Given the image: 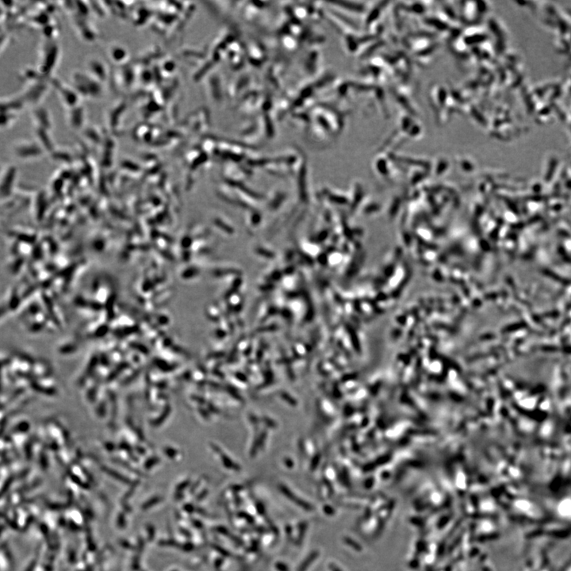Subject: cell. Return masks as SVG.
I'll return each instance as SVG.
<instances>
[{
  "label": "cell",
  "instance_id": "7a4b0ae2",
  "mask_svg": "<svg viewBox=\"0 0 571 571\" xmlns=\"http://www.w3.org/2000/svg\"><path fill=\"white\" fill-rule=\"evenodd\" d=\"M60 49L55 41L45 39L39 51L37 70L43 76L49 78L58 62Z\"/></svg>",
  "mask_w": 571,
  "mask_h": 571
},
{
  "label": "cell",
  "instance_id": "5bb4252c",
  "mask_svg": "<svg viewBox=\"0 0 571 571\" xmlns=\"http://www.w3.org/2000/svg\"><path fill=\"white\" fill-rule=\"evenodd\" d=\"M34 135H35V140L38 142L39 144H41L45 152H52L55 149L54 144H53V140L51 138V134H49V131H46L45 129L37 128L35 127L34 129Z\"/></svg>",
  "mask_w": 571,
  "mask_h": 571
},
{
  "label": "cell",
  "instance_id": "7c38bea8",
  "mask_svg": "<svg viewBox=\"0 0 571 571\" xmlns=\"http://www.w3.org/2000/svg\"><path fill=\"white\" fill-rule=\"evenodd\" d=\"M138 78L137 71L130 65L122 66V69L116 73L117 84L120 85L122 88H129L134 84V81Z\"/></svg>",
  "mask_w": 571,
  "mask_h": 571
},
{
  "label": "cell",
  "instance_id": "ba28073f",
  "mask_svg": "<svg viewBox=\"0 0 571 571\" xmlns=\"http://www.w3.org/2000/svg\"><path fill=\"white\" fill-rule=\"evenodd\" d=\"M32 119L33 121L34 127L37 128L45 129L46 131H51L53 128V122L51 118L50 112L46 107L38 105L33 107L31 112Z\"/></svg>",
  "mask_w": 571,
  "mask_h": 571
},
{
  "label": "cell",
  "instance_id": "30bf717a",
  "mask_svg": "<svg viewBox=\"0 0 571 571\" xmlns=\"http://www.w3.org/2000/svg\"><path fill=\"white\" fill-rule=\"evenodd\" d=\"M126 111H127V103H125V101L120 102L111 107L107 114V122L111 131H115L119 128V125L122 122Z\"/></svg>",
  "mask_w": 571,
  "mask_h": 571
},
{
  "label": "cell",
  "instance_id": "9a60e30c",
  "mask_svg": "<svg viewBox=\"0 0 571 571\" xmlns=\"http://www.w3.org/2000/svg\"><path fill=\"white\" fill-rule=\"evenodd\" d=\"M84 130V136L86 140L92 144H96L98 146H101L103 144V140H104V134L95 128V127H89L87 128L83 129Z\"/></svg>",
  "mask_w": 571,
  "mask_h": 571
},
{
  "label": "cell",
  "instance_id": "52a82bcc",
  "mask_svg": "<svg viewBox=\"0 0 571 571\" xmlns=\"http://www.w3.org/2000/svg\"><path fill=\"white\" fill-rule=\"evenodd\" d=\"M73 25L76 26V30L77 31L78 35L80 36L83 40L87 41V42H93L96 41L98 37V33L92 27V25L87 21V18L81 17V16L76 15L73 16Z\"/></svg>",
  "mask_w": 571,
  "mask_h": 571
},
{
  "label": "cell",
  "instance_id": "6da1fadb",
  "mask_svg": "<svg viewBox=\"0 0 571 571\" xmlns=\"http://www.w3.org/2000/svg\"><path fill=\"white\" fill-rule=\"evenodd\" d=\"M72 87L81 98L98 99L103 95V84L88 72L76 71L72 75Z\"/></svg>",
  "mask_w": 571,
  "mask_h": 571
},
{
  "label": "cell",
  "instance_id": "4fadbf2b",
  "mask_svg": "<svg viewBox=\"0 0 571 571\" xmlns=\"http://www.w3.org/2000/svg\"><path fill=\"white\" fill-rule=\"evenodd\" d=\"M26 105L25 101L21 96L19 97H13V98H6V99H2L1 101V107H2V112H8V113L17 114L21 110L23 109V107Z\"/></svg>",
  "mask_w": 571,
  "mask_h": 571
},
{
  "label": "cell",
  "instance_id": "8fae6325",
  "mask_svg": "<svg viewBox=\"0 0 571 571\" xmlns=\"http://www.w3.org/2000/svg\"><path fill=\"white\" fill-rule=\"evenodd\" d=\"M67 120L71 128L76 131H80L84 128V121H85V111L84 107L81 105L68 109L67 111Z\"/></svg>",
  "mask_w": 571,
  "mask_h": 571
},
{
  "label": "cell",
  "instance_id": "3957f363",
  "mask_svg": "<svg viewBox=\"0 0 571 571\" xmlns=\"http://www.w3.org/2000/svg\"><path fill=\"white\" fill-rule=\"evenodd\" d=\"M12 151L14 155L22 160L37 159L44 155L45 151L36 140L17 141L12 144Z\"/></svg>",
  "mask_w": 571,
  "mask_h": 571
},
{
  "label": "cell",
  "instance_id": "5b68a950",
  "mask_svg": "<svg viewBox=\"0 0 571 571\" xmlns=\"http://www.w3.org/2000/svg\"><path fill=\"white\" fill-rule=\"evenodd\" d=\"M49 82L51 86L57 91L60 101L62 102L65 108L71 109L80 105V100L81 97L72 86L63 84L62 82L59 81L56 79H50Z\"/></svg>",
  "mask_w": 571,
  "mask_h": 571
},
{
  "label": "cell",
  "instance_id": "277c9868",
  "mask_svg": "<svg viewBox=\"0 0 571 571\" xmlns=\"http://www.w3.org/2000/svg\"><path fill=\"white\" fill-rule=\"evenodd\" d=\"M45 80L46 79L26 83L21 95L25 104L33 105V107L40 105V102L48 92L49 86H51L50 82L45 81Z\"/></svg>",
  "mask_w": 571,
  "mask_h": 571
},
{
  "label": "cell",
  "instance_id": "9c48e42d",
  "mask_svg": "<svg viewBox=\"0 0 571 571\" xmlns=\"http://www.w3.org/2000/svg\"><path fill=\"white\" fill-rule=\"evenodd\" d=\"M107 56L111 62L117 65L124 66L128 64L130 53L124 45L114 42L107 49Z\"/></svg>",
  "mask_w": 571,
  "mask_h": 571
},
{
  "label": "cell",
  "instance_id": "8992f818",
  "mask_svg": "<svg viewBox=\"0 0 571 571\" xmlns=\"http://www.w3.org/2000/svg\"><path fill=\"white\" fill-rule=\"evenodd\" d=\"M87 72L102 84L106 83L110 77L109 69L105 62L99 57H90L86 62Z\"/></svg>",
  "mask_w": 571,
  "mask_h": 571
},
{
  "label": "cell",
  "instance_id": "2e32d148",
  "mask_svg": "<svg viewBox=\"0 0 571 571\" xmlns=\"http://www.w3.org/2000/svg\"><path fill=\"white\" fill-rule=\"evenodd\" d=\"M16 120H17V115H16V114L2 112V124H1V127H2V128H8V127H11L12 125L14 124Z\"/></svg>",
  "mask_w": 571,
  "mask_h": 571
}]
</instances>
